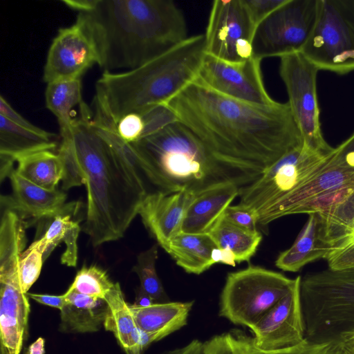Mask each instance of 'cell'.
<instances>
[{
	"mask_svg": "<svg viewBox=\"0 0 354 354\" xmlns=\"http://www.w3.org/2000/svg\"><path fill=\"white\" fill-rule=\"evenodd\" d=\"M287 0H243L249 15L256 26Z\"/></svg>",
	"mask_w": 354,
	"mask_h": 354,
	"instance_id": "38",
	"label": "cell"
},
{
	"mask_svg": "<svg viewBox=\"0 0 354 354\" xmlns=\"http://www.w3.org/2000/svg\"><path fill=\"white\" fill-rule=\"evenodd\" d=\"M254 57L240 63L227 62L205 55L196 82L224 96L261 106L277 103L268 93Z\"/></svg>",
	"mask_w": 354,
	"mask_h": 354,
	"instance_id": "13",
	"label": "cell"
},
{
	"mask_svg": "<svg viewBox=\"0 0 354 354\" xmlns=\"http://www.w3.org/2000/svg\"><path fill=\"white\" fill-rule=\"evenodd\" d=\"M27 296L37 302L61 310L66 302V295H50L27 292Z\"/></svg>",
	"mask_w": 354,
	"mask_h": 354,
	"instance_id": "40",
	"label": "cell"
},
{
	"mask_svg": "<svg viewBox=\"0 0 354 354\" xmlns=\"http://www.w3.org/2000/svg\"><path fill=\"white\" fill-rule=\"evenodd\" d=\"M98 62L92 40L77 22L59 28L48 51L43 80L78 79Z\"/></svg>",
	"mask_w": 354,
	"mask_h": 354,
	"instance_id": "16",
	"label": "cell"
},
{
	"mask_svg": "<svg viewBox=\"0 0 354 354\" xmlns=\"http://www.w3.org/2000/svg\"><path fill=\"white\" fill-rule=\"evenodd\" d=\"M195 196L187 191L147 194L138 214L162 248L180 232L185 212Z\"/></svg>",
	"mask_w": 354,
	"mask_h": 354,
	"instance_id": "18",
	"label": "cell"
},
{
	"mask_svg": "<svg viewBox=\"0 0 354 354\" xmlns=\"http://www.w3.org/2000/svg\"><path fill=\"white\" fill-rule=\"evenodd\" d=\"M340 340L345 354H354V331L342 335Z\"/></svg>",
	"mask_w": 354,
	"mask_h": 354,
	"instance_id": "45",
	"label": "cell"
},
{
	"mask_svg": "<svg viewBox=\"0 0 354 354\" xmlns=\"http://www.w3.org/2000/svg\"><path fill=\"white\" fill-rule=\"evenodd\" d=\"M354 233V222H353V233L352 234Z\"/></svg>",
	"mask_w": 354,
	"mask_h": 354,
	"instance_id": "48",
	"label": "cell"
},
{
	"mask_svg": "<svg viewBox=\"0 0 354 354\" xmlns=\"http://www.w3.org/2000/svg\"><path fill=\"white\" fill-rule=\"evenodd\" d=\"M44 339L41 337H39L35 342L29 346L26 354H44Z\"/></svg>",
	"mask_w": 354,
	"mask_h": 354,
	"instance_id": "46",
	"label": "cell"
},
{
	"mask_svg": "<svg viewBox=\"0 0 354 354\" xmlns=\"http://www.w3.org/2000/svg\"><path fill=\"white\" fill-rule=\"evenodd\" d=\"M223 217L228 222L252 232H257L258 214L247 206L240 203L230 205L225 209Z\"/></svg>",
	"mask_w": 354,
	"mask_h": 354,
	"instance_id": "37",
	"label": "cell"
},
{
	"mask_svg": "<svg viewBox=\"0 0 354 354\" xmlns=\"http://www.w3.org/2000/svg\"><path fill=\"white\" fill-rule=\"evenodd\" d=\"M353 238H354V233L351 235V237H350L347 241H348L349 239H353ZM346 242H345V243H346Z\"/></svg>",
	"mask_w": 354,
	"mask_h": 354,
	"instance_id": "47",
	"label": "cell"
},
{
	"mask_svg": "<svg viewBox=\"0 0 354 354\" xmlns=\"http://www.w3.org/2000/svg\"><path fill=\"white\" fill-rule=\"evenodd\" d=\"M301 298L308 341L339 340L354 330V268L306 274Z\"/></svg>",
	"mask_w": 354,
	"mask_h": 354,
	"instance_id": "6",
	"label": "cell"
},
{
	"mask_svg": "<svg viewBox=\"0 0 354 354\" xmlns=\"http://www.w3.org/2000/svg\"><path fill=\"white\" fill-rule=\"evenodd\" d=\"M160 354H205L203 342L193 339L187 345Z\"/></svg>",
	"mask_w": 354,
	"mask_h": 354,
	"instance_id": "41",
	"label": "cell"
},
{
	"mask_svg": "<svg viewBox=\"0 0 354 354\" xmlns=\"http://www.w3.org/2000/svg\"><path fill=\"white\" fill-rule=\"evenodd\" d=\"M157 259L158 247L154 245L139 254L132 270L139 277V289L151 296L156 303L168 302L169 298L156 272Z\"/></svg>",
	"mask_w": 354,
	"mask_h": 354,
	"instance_id": "33",
	"label": "cell"
},
{
	"mask_svg": "<svg viewBox=\"0 0 354 354\" xmlns=\"http://www.w3.org/2000/svg\"><path fill=\"white\" fill-rule=\"evenodd\" d=\"M301 53L318 70L354 71V0H317L315 22Z\"/></svg>",
	"mask_w": 354,
	"mask_h": 354,
	"instance_id": "8",
	"label": "cell"
},
{
	"mask_svg": "<svg viewBox=\"0 0 354 354\" xmlns=\"http://www.w3.org/2000/svg\"><path fill=\"white\" fill-rule=\"evenodd\" d=\"M126 145L142 177L156 188L154 192L187 191L197 195L225 183L245 187L261 174L221 161L178 120Z\"/></svg>",
	"mask_w": 354,
	"mask_h": 354,
	"instance_id": "4",
	"label": "cell"
},
{
	"mask_svg": "<svg viewBox=\"0 0 354 354\" xmlns=\"http://www.w3.org/2000/svg\"><path fill=\"white\" fill-rule=\"evenodd\" d=\"M8 177L12 193L1 196V208L14 210L25 220H39L55 216L64 206L67 197L64 192L37 185L19 175L15 169Z\"/></svg>",
	"mask_w": 354,
	"mask_h": 354,
	"instance_id": "19",
	"label": "cell"
},
{
	"mask_svg": "<svg viewBox=\"0 0 354 354\" xmlns=\"http://www.w3.org/2000/svg\"><path fill=\"white\" fill-rule=\"evenodd\" d=\"M352 331H354V330H352Z\"/></svg>",
	"mask_w": 354,
	"mask_h": 354,
	"instance_id": "49",
	"label": "cell"
},
{
	"mask_svg": "<svg viewBox=\"0 0 354 354\" xmlns=\"http://www.w3.org/2000/svg\"><path fill=\"white\" fill-rule=\"evenodd\" d=\"M240 188L234 183H225L196 195L187 208L180 232L209 234L232 201L239 195Z\"/></svg>",
	"mask_w": 354,
	"mask_h": 354,
	"instance_id": "20",
	"label": "cell"
},
{
	"mask_svg": "<svg viewBox=\"0 0 354 354\" xmlns=\"http://www.w3.org/2000/svg\"><path fill=\"white\" fill-rule=\"evenodd\" d=\"M317 0H287L256 28L253 57L260 60L301 52L313 30Z\"/></svg>",
	"mask_w": 354,
	"mask_h": 354,
	"instance_id": "10",
	"label": "cell"
},
{
	"mask_svg": "<svg viewBox=\"0 0 354 354\" xmlns=\"http://www.w3.org/2000/svg\"><path fill=\"white\" fill-rule=\"evenodd\" d=\"M354 180V165L339 154L335 148L326 164L312 177L277 201L258 212V223L270 222L292 214H303L318 198Z\"/></svg>",
	"mask_w": 354,
	"mask_h": 354,
	"instance_id": "14",
	"label": "cell"
},
{
	"mask_svg": "<svg viewBox=\"0 0 354 354\" xmlns=\"http://www.w3.org/2000/svg\"><path fill=\"white\" fill-rule=\"evenodd\" d=\"M337 152L354 164V133L335 148Z\"/></svg>",
	"mask_w": 354,
	"mask_h": 354,
	"instance_id": "43",
	"label": "cell"
},
{
	"mask_svg": "<svg viewBox=\"0 0 354 354\" xmlns=\"http://www.w3.org/2000/svg\"><path fill=\"white\" fill-rule=\"evenodd\" d=\"M212 261L215 263H223L232 266H236V258L230 250L220 248H215L212 251Z\"/></svg>",
	"mask_w": 354,
	"mask_h": 354,
	"instance_id": "42",
	"label": "cell"
},
{
	"mask_svg": "<svg viewBox=\"0 0 354 354\" xmlns=\"http://www.w3.org/2000/svg\"><path fill=\"white\" fill-rule=\"evenodd\" d=\"M330 248L320 236L317 214H310L292 245L278 256L275 265L283 271L298 272L306 264L327 257Z\"/></svg>",
	"mask_w": 354,
	"mask_h": 354,
	"instance_id": "24",
	"label": "cell"
},
{
	"mask_svg": "<svg viewBox=\"0 0 354 354\" xmlns=\"http://www.w3.org/2000/svg\"><path fill=\"white\" fill-rule=\"evenodd\" d=\"M155 303L154 299L151 296L138 288L135 301L132 305L136 307L145 308Z\"/></svg>",
	"mask_w": 354,
	"mask_h": 354,
	"instance_id": "44",
	"label": "cell"
},
{
	"mask_svg": "<svg viewBox=\"0 0 354 354\" xmlns=\"http://www.w3.org/2000/svg\"><path fill=\"white\" fill-rule=\"evenodd\" d=\"M233 331L240 340L245 354H345L339 340L313 342L306 339L301 344L293 347L265 351L255 345L253 337L239 329H234Z\"/></svg>",
	"mask_w": 354,
	"mask_h": 354,
	"instance_id": "32",
	"label": "cell"
},
{
	"mask_svg": "<svg viewBox=\"0 0 354 354\" xmlns=\"http://www.w3.org/2000/svg\"><path fill=\"white\" fill-rule=\"evenodd\" d=\"M205 55L201 34L134 69L104 71L95 84L93 118L115 122L129 113L166 104L195 81Z\"/></svg>",
	"mask_w": 354,
	"mask_h": 354,
	"instance_id": "5",
	"label": "cell"
},
{
	"mask_svg": "<svg viewBox=\"0 0 354 354\" xmlns=\"http://www.w3.org/2000/svg\"></svg>",
	"mask_w": 354,
	"mask_h": 354,
	"instance_id": "50",
	"label": "cell"
},
{
	"mask_svg": "<svg viewBox=\"0 0 354 354\" xmlns=\"http://www.w3.org/2000/svg\"><path fill=\"white\" fill-rule=\"evenodd\" d=\"M46 106L57 118L60 136H67L73 121L71 111L84 102L81 78L57 80L47 84L45 91Z\"/></svg>",
	"mask_w": 354,
	"mask_h": 354,
	"instance_id": "28",
	"label": "cell"
},
{
	"mask_svg": "<svg viewBox=\"0 0 354 354\" xmlns=\"http://www.w3.org/2000/svg\"><path fill=\"white\" fill-rule=\"evenodd\" d=\"M104 299L108 305V310L104 327L106 330L113 333L118 344L127 353L131 334L137 326L119 283H115Z\"/></svg>",
	"mask_w": 354,
	"mask_h": 354,
	"instance_id": "31",
	"label": "cell"
},
{
	"mask_svg": "<svg viewBox=\"0 0 354 354\" xmlns=\"http://www.w3.org/2000/svg\"><path fill=\"white\" fill-rule=\"evenodd\" d=\"M44 254L37 240L22 252L19 262V272L21 286L24 293L29 289L39 277Z\"/></svg>",
	"mask_w": 354,
	"mask_h": 354,
	"instance_id": "35",
	"label": "cell"
},
{
	"mask_svg": "<svg viewBox=\"0 0 354 354\" xmlns=\"http://www.w3.org/2000/svg\"><path fill=\"white\" fill-rule=\"evenodd\" d=\"M57 135L44 129L32 130L0 115V156L16 162L21 156L57 147Z\"/></svg>",
	"mask_w": 354,
	"mask_h": 354,
	"instance_id": "26",
	"label": "cell"
},
{
	"mask_svg": "<svg viewBox=\"0 0 354 354\" xmlns=\"http://www.w3.org/2000/svg\"><path fill=\"white\" fill-rule=\"evenodd\" d=\"M77 12L104 71L131 70L187 37L183 12L171 0H63Z\"/></svg>",
	"mask_w": 354,
	"mask_h": 354,
	"instance_id": "3",
	"label": "cell"
},
{
	"mask_svg": "<svg viewBox=\"0 0 354 354\" xmlns=\"http://www.w3.org/2000/svg\"><path fill=\"white\" fill-rule=\"evenodd\" d=\"M216 247L209 234L180 232L163 249L185 272L200 274L214 265L212 254Z\"/></svg>",
	"mask_w": 354,
	"mask_h": 354,
	"instance_id": "27",
	"label": "cell"
},
{
	"mask_svg": "<svg viewBox=\"0 0 354 354\" xmlns=\"http://www.w3.org/2000/svg\"><path fill=\"white\" fill-rule=\"evenodd\" d=\"M0 115L5 117L15 124L32 130L39 131L42 129L32 124L19 114L2 95L0 97Z\"/></svg>",
	"mask_w": 354,
	"mask_h": 354,
	"instance_id": "39",
	"label": "cell"
},
{
	"mask_svg": "<svg viewBox=\"0 0 354 354\" xmlns=\"http://www.w3.org/2000/svg\"><path fill=\"white\" fill-rule=\"evenodd\" d=\"M60 310L59 330L65 333L97 332L104 326L108 310L105 299L79 293L69 288Z\"/></svg>",
	"mask_w": 354,
	"mask_h": 354,
	"instance_id": "21",
	"label": "cell"
},
{
	"mask_svg": "<svg viewBox=\"0 0 354 354\" xmlns=\"http://www.w3.org/2000/svg\"><path fill=\"white\" fill-rule=\"evenodd\" d=\"M78 203L65 204L55 216L48 218L49 223L44 234L38 239L46 259L59 243L64 242L66 250L61 263L75 267L77 261V238L81 230L79 221L74 214L79 209Z\"/></svg>",
	"mask_w": 354,
	"mask_h": 354,
	"instance_id": "25",
	"label": "cell"
},
{
	"mask_svg": "<svg viewBox=\"0 0 354 354\" xmlns=\"http://www.w3.org/2000/svg\"><path fill=\"white\" fill-rule=\"evenodd\" d=\"M193 305L194 301L155 303L145 308L129 306L137 327L153 333L159 341L187 325Z\"/></svg>",
	"mask_w": 354,
	"mask_h": 354,
	"instance_id": "23",
	"label": "cell"
},
{
	"mask_svg": "<svg viewBox=\"0 0 354 354\" xmlns=\"http://www.w3.org/2000/svg\"><path fill=\"white\" fill-rule=\"evenodd\" d=\"M16 162L17 174L41 187L55 190L62 181L63 162L59 154L52 150L27 154L18 158Z\"/></svg>",
	"mask_w": 354,
	"mask_h": 354,
	"instance_id": "29",
	"label": "cell"
},
{
	"mask_svg": "<svg viewBox=\"0 0 354 354\" xmlns=\"http://www.w3.org/2000/svg\"><path fill=\"white\" fill-rule=\"evenodd\" d=\"M205 354H245L233 330L214 335L203 342Z\"/></svg>",
	"mask_w": 354,
	"mask_h": 354,
	"instance_id": "36",
	"label": "cell"
},
{
	"mask_svg": "<svg viewBox=\"0 0 354 354\" xmlns=\"http://www.w3.org/2000/svg\"><path fill=\"white\" fill-rule=\"evenodd\" d=\"M255 29L243 0H216L204 34L205 53L227 62H245L253 57Z\"/></svg>",
	"mask_w": 354,
	"mask_h": 354,
	"instance_id": "12",
	"label": "cell"
},
{
	"mask_svg": "<svg viewBox=\"0 0 354 354\" xmlns=\"http://www.w3.org/2000/svg\"><path fill=\"white\" fill-rule=\"evenodd\" d=\"M209 234L218 248L232 252L239 263L250 261L262 239L259 232H252L236 226L223 216Z\"/></svg>",
	"mask_w": 354,
	"mask_h": 354,
	"instance_id": "30",
	"label": "cell"
},
{
	"mask_svg": "<svg viewBox=\"0 0 354 354\" xmlns=\"http://www.w3.org/2000/svg\"><path fill=\"white\" fill-rule=\"evenodd\" d=\"M300 276L290 290L251 328L255 345L265 351L297 346L306 338V325L301 298Z\"/></svg>",
	"mask_w": 354,
	"mask_h": 354,
	"instance_id": "15",
	"label": "cell"
},
{
	"mask_svg": "<svg viewBox=\"0 0 354 354\" xmlns=\"http://www.w3.org/2000/svg\"><path fill=\"white\" fill-rule=\"evenodd\" d=\"M57 153L64 166L62 187L84 185L87 209L84 232L94 247L122 238L148 194L127 145L95 123L84 102Z\"/></svg>",
	"mask_w": 354,
	"mask_h": 354,
	"instance_id": "1",
	"label": "cell"
},
{
	"mask_svg": "<svg viewBox=\"0 0 354 354\" xmlns=\"http://www.w3.org/2000/svg\"><path fill=\"white\" fill-rule=\"evenodd\" d=\"M333 151H318L304 143L288 151L267 167L257 180L240 188L239 203L258 213L315 174Z\"/></svg>",
	"mask_w": 354,
	"mask_h": 354,
	"instance_id": "9",
	"label": "cell"
},
{
	"mask_svg": "<svg viewBox=\"0 0 354 354\" xmlns=\"http://www.w3.org/2000/svg\"><path fill=\"white\" fill-rule=\"evenodd\" d=\"M28 298L22 290L19 270H0V354H21L28 336Z\"/></svg>",
	"mask_w": 354,
	"mask_h": 354,
	"instance_id": "17",
	"label": "cell"
},
{
	"mask_svg": "<svg viewBox=\"0 0 354 354\" xmlns=\"http://www.w3.org/2000/svg\"><path fill=\"white\" fill-rule=\"evenodd\" d=\"M114 285L105 270L92 265L83 266L69 288L79 293L104 299Z\"/></svg>",
	"mask_w": 354,
	"mask_h": 354,
	"instance_id": "34",
	"label": "cell"
},
{
	"mask_svg": "<svg viewBox=\"0 0 354 354\" xmlns=\"http://www.w3.org/2000/svg\"><path fill=\"white\" fill-rule=\"evenodd\" d=\"M92 120L111 130L125 143L138 141L178 120L174 111L167 104L129 113L115 122L102 121L93 118Z\"/></svg>",
	"mask_w": 354,
	"mask_h": 354,
	"instance_id": "22",
	"label": "cell"
},
{
	"mask_svg": "<svg viewBox=\"0 0 354 354\" xmlns=\"http://www.w3.org/2000/svg\"><path fill=\"white\" fill-rule=\"evenodd\" d=\"M318 71L301 52L280 58L279 75L304 143L314 150L329 153L335 148L325 140L321 129L317 94Z\"/></svg>",
	"mask_w": 354,
	"mask_h": 354,
	"instance_id": "11",
	"label": "cell"
},
{
	"mask_svg": "<svg viewBox=\"0 0 354 354\" xmlns=\"http://www.w3.org/2000/svg\"><path fill=\"white\" fill-rule=\"evenodd\" d=\"M166 104L217 158L243 170L262 174L304 145L288 102L257 106L194 81Z\"/></svg>",
	"mask_w": 354,
	"mask_h": 354,
	"instance_id": "2",
	"label": "cell"
},
{
	"mask_svg": "<svg viewBox=\"0 0 354 354\" xmlns=\"http://www.w3.org/2000/svg\"><path fill=\"white\" fill-rule=\"evenodd\" d=\"M294 283L295 279L260 266L230 272L221 294L219 316L250 329Z\"/></svg>",
	"mask_w": 354,
	"mask_h": 354,
	"instance_id": "7",
	"label": "cell"
}]
</instances>
